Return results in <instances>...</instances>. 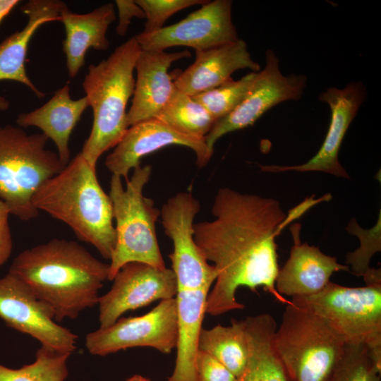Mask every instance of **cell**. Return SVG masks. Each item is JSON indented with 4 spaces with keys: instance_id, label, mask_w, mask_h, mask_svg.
I'll list each match as a JSON object with an SVG mask.
<instances>
[{
    "instance_id": "6da1fadb",
    "label": "cell",
    "mask_w": 381,
    "mask_h": 381,
    "mask_svg": "<svg viewBox=\"0 0 381 381\" xmlns=\"http://www.w3.org/2000/svg\"><path fill=\"white\" fill-rule=\"evenodd\" d=\"M212 214L213 220L193 224L194 240L217 272L205 313L218 316L243 309L236 296L241 286L254 292L261 286L277 301L289 303L275 288L279 269L275 238L292 220L279 201L222 188Z\"/></svg>"
},
{
    "instance_id": "7a4b0ae2",
    "label": "cell",
    "mask_w": 381,
    "mask_h": 381,
    "mask_svg": "<svg viewBox=\"0 0 381 381\" xmlns=\"http://www.w3.org/2000/svg\"><path fill=\"white\" fill-rule=\"evenodd\" d=\"M8 272L49 305L59 322L97 305L109 264L74 241L54 238L20 253Z\"/></svg>"
},
{
    "instance_id": "3957f363",
    "label": "cell",
    "mask_w": 381,
    "mask_h": 381,
    "mask_svg": "<svg viewBox=\"0 0 381 381\" xmlns=\"http://www.w3.org/2000/svg\"><path fill=\"white\" fill-rule=\"evenodd\" d=\"M32 202L38 211L66 224L80 240L110 260L116 245L112 202L97 180L96 168L80 152L40 185Z\"/></svg>"
},
{
    "instance_id": "277c9868",
    "label": "cell",
    "mask_w": 381,
    "mask_h": 381,
    "mask_svg": "<svg viewBox=\"0 0 381 381\" xmlns=\"http://www.w3.org/2000/svg\"><path fill=\"white\" fill-rule=\"evenodd\" d=\"M141 50L133 37L107 59L88 67L82 85L93 121L80 154L93 167L104 152L117 145L128 128L126 106L133 95V71Z\"/></svg>"
},
{
    "instance_id": "5b68a950",
    "label": "cell",
    "mask_w": 381,
    "mask_h": 381,
    "mask_svg": "<svg viewBox=\"0 0 381 381\" xmlns=\"http://www.w3.org/2000/svg\"><path fill=\"white\" fill-rule=\"evenodd\" d=\"M151 174V166H138L133 169L131 178L126 181L125 188L121 176H111L109 195L116 222V245L110 258L108 280L111 281L128 262L166 267L155 229L160 211L152 200L143 195Z\"/></svg>"
},
{
    "instance_id": "8992f818",
    "label": "cell",
    "mask_w": 381,
    "mask_h": 381,
    "mask_svg": "<svg viewBox=\"0 0 381 381\" xmlns=\"http://www.w3.org/2000/svg\"><path fill=\"white\" fill-rule=\"evenodd\" d=\"M42 133L0 126V200L11 214L28 221L37 217L32 198L40 185L65 167L57 152L46 148Z\"/></svg>"
},
{
    "instance_id": "52a82bcc",
    "label": "cell",
    "mask_w": 381,
    "mask_h": 381,
    "mask_svg": "<svg viewBox=\"0 0 381 381\" xmlns=\"http://www.w3.org/2000/svg\"><path fill=\"white\" fill-rule=\"evenodd\" d=\"M274 344L291 381H329L346 342L322 318L289 302Z\"/></svg>"
},
{
    "instance_id": "ba28073f",
    "label": "cell",
    "mask_w": 381,
    "mask_h": 381,
    "mask_svg": "<svg viewBox=\"0 0 381 381\" xmlns=\"http://www.w3.org/2000/svg\"><path fill=\"white\" fill-rule=\"evenodd\" d=\"M290 302L322 318L346 343H363L381 351V279L348 287L330 282L316 294Z\"/></svg>"
},
{
    "instance_id": "9c48e42d",
    "label": "cell",
    "mask_w": 381,
    "mask_h": 381,
    "mask_svg": "<svg viewBox=\"0 0 381 381\" xmlns=\"http://www.w3.org/2000/svg\"><path fill=\"white\" fill-rule=\"evenodd\" d=\"M200 208L191 192L168 199L160 211L164 232L173 243L169 255L178 290H210L217 272L205 259L193 238V220Z\"/></svg>"
},
{
    "instance_id": "30bf717a",
    "label": "cell",
    "mask_w": 381,
    "mask_h": 381,
    "mask_svg": "<svg viewBox=\"0 0 381 381\" xmlns=\"http://www.w3.org/2000/svg\"><path fill=\"white\" fill-rule=\"evenodd\" d=\"M177 334V306L173 298L161 301L146 314L120 318L108 327L87 334L85 345L90 353L99 356L138 346L170 353L176 348Z\"/></svg>"
},
{
    "instance_id": "8fae6325",
    "label": "cell",
    "mask_w": 381,
    "mask_h": 381,
    "mask_svg": "<svg viewBox=\"0 0 381 381\" xmlns=\"http://www.w3.org/2000/svg\"><path fill=\"white\" fill-rule=\"evenodd\" d=\"M0 318L8 327L30 335L42 346L69 354L76 349L78 337L59 325L53 309L10 272L0 278Z\"/></svg>"
},
{
    "instance_id": "7c38bea8",
    "label": "cell",
    "mask_w": 381,
    "mask_h": 381,
    "mask_svg": "<svg viewBox=\"0 0 381 381\" xmlns=\"http://www.w3.org/2000/svg\"><path fill=\"white\" fill-rule=\"evenodd\" d=\"M265 65L257 76L242 102L229 115L217 121L205 137L212 152L222 136L253 125L273 107L289 100H298L307 85L305 75L291 73L284 75L280 71L279 59L268 49L265 54Z\"/></svg>"
},
{
    "instance_id": "4fadbf2b",
    "label": "cell",
    "mask_w": 381,
    "mask_h": 381,
    "mask_svg": "<svg viewBox=\"0 0 381 381\" xmlns=\"http://www.w3.org/2000/svg\"><path fill=\"white\" fill-rule=\"evenodd\" d=\"M232 1H209L179 22L135 36L142 50H164L176 46L202 51L238 40L232 21Z\"/></svg>"
},
{
    "instance_id": "5bb4252c",
    "label": "cell",
    "mask_w": 381,
    "mask_h": 381,
    "mask_svg": "<svg viewBox=\"0 0 381 381\" xmlns=\"http://www.w3.org/2000/svg\"><path fill=\"white\" fill-rule=\"evenodd\" d=\"M111 289L99 296L98 320L100 328L114 324L126 312L148 306L157 300L175 298L177 284L171 269L157 268L132 262L116 273Z\"/></svg>"
},
{
    "instance_id": "9a60e30c",
    "label": "cell",
    "mask_w": 381,
    "mask_h": 381,
    "mask_svg": "<svg viewBox=\"0 0 381 381\" xmlns=\"http://www.w3.org/2000/svg\"><path fill=\"white\" fill-rule=\"evenodd\" d=\"M366 97V88L361 81L351 82L343 88L327 87L321 92L319 99L329 107L330 122L325 140L317 153L301 164L260 165L261 170L272 173L322 171L349 179L347 171L339 162V153L346 131Z\"/></svg>"
},
{
    "instance_id": "2e32d148",
    "label": "cell",
    "mask_w": 381,
    "mask_h": 381,
    "mask_svg": "<svg viewBox=\"0 0 381 381\" xmlns=\"http://www.w3.org/2000/svg\"><path fill=\"white\" fill-rule=\"evenodd\" d=\"M169 145L190 148L200 168L208 163L213 154L204 138L183 134L156 119H151L128 127L121 141L106 158L105 166L112 174L127 181L130 170L139 166L143 157Z\"/></svg>"
},
{
    "instance_id": "e0dca14e",
    "label": "cell",
    "mask_w": 381,
    "mask_h": 381,
    "mask_svg": "<svg viewBox=\"0 0 381 381\" xmlns=\"http://www.w3.org/2000/svg\"><path fill=\"white\" fill-rule=\"evenodd\" d=\"M190 56L187 49L141 50L135 66L137 78L132 104L126 116L128 127L156 116L176 88L168 72L169 67L174 61Z\"/></svg>"
},
{
    "instance_id": "ac0fdd59",
    "label": "cell",
    "mask_w": 381,
    "mask_h": 381,
    "mask_svg": "<svg viewBox=\"0 0 381 381\" xmlns=\"http://www.w3.org/2000/svg\"><path fill=\"white\" fill-rule=\"evenodd\" d=\"M294 240L290 255L279 269L275 288L281 295L293 297L308 296L324 289L337 272L349 271L346 265L323 253L318 247L301 243L298 224L291 228Z\"/></svg>"
},
{
    "instance_id": "d6986e66",
    "label": "cell",
    "mask_w": 381,
    "mask_h": 381,
    "mask_svg": "<svg viewBox=\"0 0 381 381\" xmlns=\"http://www.w3.org/2000/svg\"><path fill=\"white\" fill-rule=\"evenodd\" d=\"M243 68L252 72L260 71L246 42L238 39L212 49L195 51V59L192 64L171 75L176 89L192 97L220 85L231 78L234 72Z\"/></svg>"
},
{
    "instance_id": "ffe728a7",
    "label": "cell",
    "mask_w": 381,
    "mask_h": 381,
    "mask_svg": "<svg viewBox=\"0 0 381 381\" xmlns=\"http://www.w3.org/2000/svg\"><path fill=\"white\" fill-rule=\"evenodd\" d=\"M67 8L66 4L59 0H30L20 7L28 20L21 30L16 31L0 43V80L22 83L40 99L45 96L26 73L28 44L41 25L48 22L60 21L62 13Z\"/></svg>"
},
{
    "instance_id": "44dd1931",
    "label": "cell",
    "mask_w": 381,
    "mask_h": 381,
    "mask_svg": "<svg viewBox=\"0 0 381 381\" xmlns=\"http://www.w3.org/2000/svg\"><path fill=\"white\" fill-rule=\"evenodd\" d=\"M87 107L85 97L78 99L71 98L70 87L66 84L40 107L20 114L16 123L22 128L30 126L40 128L54 143L59 157L66 166L70 162V136Z\"/></svg>"
},
{
    "instance_id": "7402d4cb",
    "label": "cell",
    "mask_w": 381,
    "mask_h": 381,
    "mask_svg": "<svg viewBox=\"0 0 381 381\" xmlns=\"http://www.w3.org/2000/svg\"><path fill=\"white\" fill-rule=\"evenodd\" d=\"M116 20L114 6L107 3L91 12L79 14L68 8L61 14L66 38L63 50L70 77L77 75L85 64V56L90 48L106 50L109 46L107 37L109 26Z\"/></svg>"
},
{
    "instance_id": "603a6c76",
    "label": "cell",
    "mask_w": 381,
    "mask_h": 381,
    "mask_svg": "<svg viewBox=\"0 0 381 381\" xmlns=\"http://www.w3.org/2000/svg\"><path fill=\"white\" fill-rule=\"evenodd\" d=\"M210 290H178V334L174 371L166 381H198L196 358L199 337Z\"/></svg>"
},
{
    "instance_id": "cb8c5ba5",
    "label": "cell",
    "mask_w": 381,
    "mask_h": 381,
    "mask_svg": "<svg viewBox=\"0 0 381 381\" xmlns=\"http://www.w3.org/2000/svg\"><path fill=\"white\" fill-rule=\"evenodd\" d=\"M248 356L235 381H291L274 347L277 329L272 315L262 313L243 320Z\"/></svg>"
},
{
    "instance_id": "d4e9b609",
    "label": "cell",
    "mask_w": 381,
    "mask_h": 381,
    "mask_svg": "<svg viewBox=\"0 0 381 381\" xmlns=\"http://www.w3.org/2000/svg\"><path fill=\"white\" fill-rule=\"evenodd\" d=\"M198 346L236 377L243 373L248 356L243 320L232 319L229 326L219 324L210 329L202 328Z\"/></svg>"
},
{
    "instance_id": "484cf974",
    "label": "cell",
    "mask_w": 381,
    "mask_h": 381,
    "mask_svg": "<svg viewBox=\"0 0 381 381\" xmlns=\"http://www.w3.org/2000/svg\"><path fill=\"white\" fill-rule=\"evenodd\" d=\"M154 119L179 133L204 139L215 123L202 105L176 88Z\"/></svg>"
},
{
    "instance_id": "4316f807",
    "label": "cell",
    "mask_w": 381,
    "mask_h": 381,
    "mask_svg": "<svg viewBox=\"0 0 381 381\" xmlns=\"http://www.w3.org/2000/svg\"><path fill=\"white\" fill-rule=\"evenodd\" d=\"M71 355L41 346L32 363L16 369L0 363V381H65Z\"/></svg>"
},
{
    "instance_id": "83f0119b",
    "label": "cell",
    "mask_w": 381,
    "mask_h": 381,
    "mask_svg": "<svg viewBox=\"0 0 381 381\" xmlns=\"http://www.w3.org/2000/svg\"><path fill=\"white\" fill-rule=\"evenodd\" d=\"M258 72H250L241 79L229 78L220 85L192 96L202 105L215 122L231 113L245 99Z\"/></svg>"
},
{
    "instance_id": "f1b7e54d",
    "label": "cell",
    "mask_w": 381,
    "mask_h": 381,
    "mask_svg": "<svg viewBox=\"0 0 381 381\" xmlns=\"http://www.w3.org/2000/svg\"><path fill=\"white\" fill-rule=\"evenodd\" d=\"M381 368L372 360L368 346L346 343L329 381H380Z\"/></svg>"
},
{
    "instance_id": "f546056e",
    "label": "cell",
    "mask_w": 381,
    "mask_h": 381,
    "mask_svg": "<svg viewBox=\"0 0 381 381\" xmlns=\"http://www.w3.org/2000/svg\"><path fill=\"white\" fill-rule=\"evenodd\" d=\"M380 213L375 225L368 229L361 228L356 219L349 223L346 231L356 236L360 241L359 247L347 253L346 263L349 270L357 277H364L371 270L370 261L373 256L381 250Z\"/></svg>"
},
{
    "instance_id": "4dcf8cb0",
    "label": "cell",
    "mask_w": 381,
    "mask_h": 381,
    "mask_svg": "<svg viewBox=\"0 0 381 381\" xmlns=\"http://www.w3.org/2000/svg\"><path fill=\"white\" fill-rule=\"evenodd\" d=\"M206 0H136L145 13L146 22L142 33L156 32L164 26L165 21L172 15L195 5H203Z\"/></svg>"
},
{
    "instance_id": "1f68e13d",
    "label": "cell",
    "mask_w": 381,
    "mask_h": 381,
    "mask_svg": "<svg viewBox=\"0 0 381 381\" xmlns=\"http://www.w3.org/2000/svg\"><path fill=\"white\" fill-rule=\"evenodd\" d=\"M198 381H235L236 377L222 363L199 349L196 358Z\"/></svg>"
},
{
    "instance_id": "d6a6232c",
    "label": "cell",
    "mask_w": 381,
    "mask_h": 381,
    "mask_svg": "<svg viewBox=\"0 0 381 381\" xmlns=\"http://www.w3.org/2000/svg\"><path fill=\"white\" fill-rule=\"evenodd\" d=\"M115 4L119 13V23L116 31L118 35L123 37L128 31L131 19L133 18L143 19L145 18V15L135 1L116 0Z\"/></svg>"
},
{
    "instance_id": "836d02e7",
    "label": "cell",
    "mask_w": 381,
    "mask_h": 381,
    "mask_svg": "<svg viewBox=\"0 0 381 381\" xmlns=\"http://www.w3.org/2000/svg\"><path fill=\"white\" fill-rule=\"evenodd\" d=\"M8 207L0 200V266L10 258L13 249V240L9 225Z\"/></svg>"
},
{
    "instance_id": "e575fe53",
    "label": "cell",
    "mask_w": 381,
    "mask_h": 381,
    "mask_svg": "<svg viewBox=\"0 0 381 381\" xmlns=\"http://www.w3.org/2000/svg\"><path fill=\"white\" fill-rule=\"evenodd\" d=\"M19 3L18 0H0V23Z\"/></svg>"
},
{
    "instance_id": "d590c367",
    "label": "cell",
    "mask_w": 381,
    "mask_h": 381,
    "mask_svg": "<svg viewBox=\"0 0 381 381\" xmlns=\"http://www.w3.org/2000/svg\"><path fill=\"white\" fill-rule=\"evenodd\" d=\"M10 102L4 97L0 96V111H6L9 109Z\"/></svg>"
},
{
    "instance_id": "8d00e7d4",
    "label": "cell",
    "mask_w": 381,
    "mask_h": 381,
    "mask_svg": "<svg viewBox=\"0 0 381 381\" xmlns=\"http://www.w3.org/2000/svg\"><path fill=\"white\" fill-rule=\"evenodd\" d=\"M126 381H151V380L140 375H135L131 377L130 378H128Z\"/></svg>"
}]
</instances>
